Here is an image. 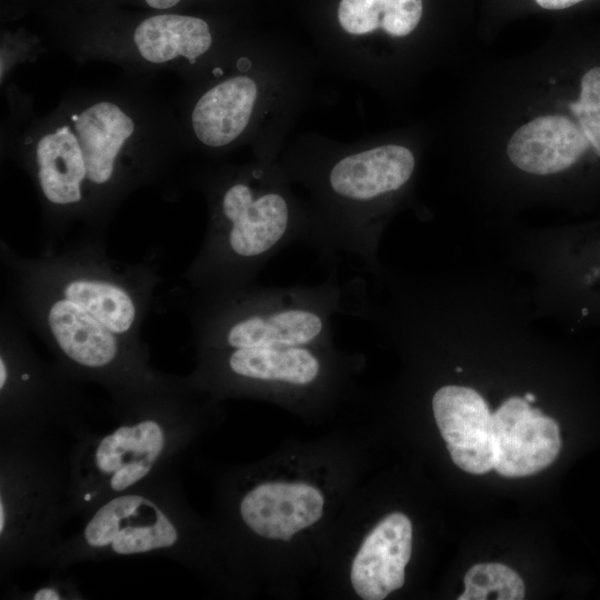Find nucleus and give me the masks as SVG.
Masks as SVG:
<instances>
[{
    "label": "nucleus",
    "instance_id": "412c9836",
    "mask_svg": "<svg viewBox=\"0 0 600 600\" xmlns=\"http://www.w3.org/2000/svg\"><path fill=\"white\" fill-rule=\"evenodd\" d=\"M524 399L530 403V402H534L536 401V396L532 394L531 392H527L524 394Z\"/></svg>",
    "mask_w": 600,
    "mask_h": 600
},
{
    "label": "nucleus",
    "instance_id": "423d86ee",
    "mask_svg": "<svg viewBox=\"0 0 600 600\" xmlns=\"http://www.w3.org/2000/svg\"><path fill=\"white\" fill-rule=\"evenodd\" d=\"M68 458L52 437L0 439V582L6 588L26 567L49 568L62 540Z\"/></svg>",
    "mask_w": 600,
    "mask_h": 600
},
{
    "label": "nucleus",
    "instance_id": "2eb2a0df",
    "mask_svg": "<svg viewBox=\"0 0 600 600\" xmlns=\"http://www.w3.org/2000/svg\"><path fill=\"white\" fill-rule=\"evenodd\" d=\"M422 16V0H341L338 20L344 31L366 34L379 28L403 37L412 32Z\"/></svg>",
    "mask_w": 600,
    "mask_h": 600
},
{
    "label": "nucleus",
    "instance_id": "6ab92c4d",
    "mask_svg": "<svg viewBox=\"0 0 600 600\" xmlns=\"http://www.w3.org/2000/svg\"><path fill=\"white\" fill-rule=\"evenodd\" d=\"M541 8L548 10H561L580 3L584 0H534Z\"/></svg>",
    "mask_w": 600,
    "mask_h": 600
},
{
    "label": "nucleus",
    "instance_id": "4be33fe9",
    "mask_svg": "<svg viewBox=\"0 0 600 600\" xmlns=\"http://www.w3.org/2000/svg\"><path fill=\"white\" fill-rule=\"evenodd\" d=\"M462 370H463V369L460 368V367H457V368H456V372H462Z\"/></svg>",
    "mask_w": 600,
    "mask_h": 600
},
{
    "label": "nucleus",
    "instance_id": "39448f33",
    "mask_svg": "<svg viewBox=\"0 0 600 600\" xmlns=\"http://www.w3.org/2000/svg\"><path fill=\"white\" fill-rule=\"evenodd\" d=\"M180 487L178 464L109 497L82 518V527L59 542L49 568L63 570L87 561L162 557L199 562L202 537Z\"/></svg>",
    "mask_w": 600,
    "mask_h": 600
},
{
    "label": "nucleus",
    "instance_id": "dca6fc26",
    "mask_svg": "<svg viewBox=\"0 0 600 600\" xmlns=\"http://www.w3.org/2000/svg\"><path fill=\"white\" fill-rule=\"evenodd\" d=\"M464 591L459 600H520L524 584L520 576L502 563H478L464 576Z\"/></svg>",
    "mask_w": 600,
    "mask_h": 600
},
{
    "label": "nucleus",
    "instance_id": "a211bd4d",
    "mask_svg": "<svg viewBox=\"0 0 600 600\" xmlns=\"http://www.w3.org/2000/svg\"><path fill=\"white\" fill-rule=\"evenodd\" d=\"M4 599L12 600H84L87 597L72 578H50L28 589L11 583L4 588Z\"/></svg>",
    "mask_w": 600,
    "mask_h": 600
},
{
    "label": "nucleus",
    "instance_id": "aec40b11",
    "mask_svg": "<svg viewBox=\"0 0 600 600\" xmlns=\"http://www.w3.org/2000/svg\"><path fill=\"white\" fill-rule=\"evenodd\" d=\"M182 0H143L144 4L154 10H169L179 4Z\"/></svg>",
    "mask_w": 600,
    "mask_h": 600
},
{
    "label": "nucleus",
    "instance_id": "7ed1b4c3",
    "mask_svg": "<svg viewBox=\"0 0 600 600\" xmlns=\"http://www.w3.org/2000/svg\"><path fill=\"white\" fill-rule=\"evenodd\" d=\"M187 377L174 376L116 419L106 433L77 431L68 458L67 520L83 518L101 501L179 463L196 436L203 408Z\"/></svg>",
    "mask_w": 600,
    "mask_h": 600
},
{
    "label": "nucleus",
    "instance_id": "9b49d317",
    "mask_svg": "<svg viewBox=\"0 0 600 600\" xmlns=\"http://www.w3.org/2000/svg\"><path fill=\"white\" fill-rule=\"evenodd\" d=\"M321 491L306 482L267 481L247 489L236 503V517L251 533L268 540H290L323 513Z\"/></svg>",
    "mask_w": 600,
    "mask_h": 600
},
{
    "label": "nucleus",
    "instance_id": "ddd939ff",
    "mask_svg": "<svg viewBox=\"0 0 600 600\" xmlns=\"http://www.w3.org/2000/svg\"><path fill=\"white\" fill-rule=\"evenodd\" d=\"M257 97V83L251 77H228L191 102L183 122L187 121L190 133L201 146L228 147L249 126Z\"/></svg>",
    "mask_w": 600,
    "mask_h": 600
},
{
    "label": "nucleus",
    "instance_id": "f03ea898",
    "mask_svg": "<svg viewBox=\"0 0 600 600\" xmlns=\"http://www.w3.org/2000/svg\"><path fill=\"white\" fill-rule=\"evenodd\" d=\"M180 126L142 83L83 89L33 118L7 144L41 209L42 250L73 227L106 237L122 202L172 172Z\"/></svg>",
    "mask_w": 600,
    "mask_h": 600
},
{
    "label": "nucleus",
    "instance_id": "4468645a",
    "mask_svg": "<svg viewBox=\"0 0 600 600\" xmlns=\"http://www.w3.org/2000/svg\"><path fill=\"white\" fill-rule=\"evenodd\" d=\"M589 146L579 124L564 116L551 114L520 127L510 138L507 152L519 169L546 176L571 167Z\"/></svg>",
    "mask_w": 600,
    "mask_h": 600
},
{
    "label": "nucleus",
    "instance_id": "20e7f679",
    "mask_svg": "<svg viewBox=\"0 0 600 600\" xmlns=\"http://www.w3.org/2000/svg\"><path fill=\"white\" fill-rule=\"evenodd\" d=\"M263 184V171L253 169L208 189L207 232L183 273L189 291H221L253 283L278 252L296 242L306 243L308 220L293 213L281 191Z\"/></svg>",
    "mask_w": 600,
    "mask_h": 600
},
{
    "label": "nucleus",
    "instance_id": "f8f14e48",
    "mask_svg": "<svg viewBox=\"0 0 600 600\" xmlns=\"http://www.w3.org/2000/svg\"><path fill=\"white\" fill-rule=\"evenodd\" d=\"M412 551V523L401 512L381 519L362 541L351 564L350 581L363 600H382L400 589Z\"/></svg>",
    "mask_w": 600,
    "mask_h": 600
},
{
    "label": "nucleus",
    "instance_id": "f3484780",
    "mask_svg": "<svg viewBox=\"0 0 600 600\" xmlns=\"http://www.w3.org/2000/svg\"><path fill=\"white\" fill-rule=\"evenodd\" d=\"M590 146L600 156V67L590 69L581 80L580 98L569 104Z\"/></svg>",
    "mask_w": 600,
    "mask_h": 600
},
{
    "label": "nucleus",
    "instance_id": "1a4fd4ad",
    "mask_svg": "<svg viewBox=\"0 0 600 600\" xmlns=\"http://www.w3.org/2000/svg\"><path fill=\"white\" fill-rule=\"evenodd\" d=\"M492 440L493 470L507 478L546 469L561 448L558 423L519 397L509 398L492 414Z\"/></svg>",
    "mask_w": 600,
    "mask_h": 600
},
{
    "label": "nucleus",
    "instance_id": "9d476101",
    "mask_svg": "<svg viewBox=\"0 0 600 600\" xmlns=\"http://www.w3.org/2000/svg\"><path fill=\"white\" fill-rule=\"evenodd\" d=\"M432 411L454 464L472 474L493 469L492 414L476 390L443 386L432 397Z\"/></svg>",
    "mask_w": 600,
    "mask_h": 600
},
{
    "label": "nucleus",
    "instance_id": "0eeeda50",
    "mask_svg": "<svg viewBox=\"0 0 600 600\" xmlns=\"http://www.w3.org/2000/svg\"><path fill=\"white\" fill-rule=\"evenodd\" d=\"M54 361L42 359L26 328L3 302L0 313V439L74 434L87 427L94 406Z\"/></svg>",
    "mask_w": 600,
    "mask_h": 600
},
{
    "label": "nucleus",
    "instance_id": "f257e3e1",
    "mask_svg": "<svg viewBox=\"0 0 600 600\" xmlns=\"http://www.w3.org/2000/svg\"><path fill=\"white\" fill-rule=\"evenodd\" d=\"M3 301L53 361L78 382L102 387L114 418L168 384L150 364L142 326L161 283L156 262L111 258L106 237L27 257L0 241Z\"/></svg>",
    "mask_w": 600,
    "mask_h": 600
},
{
    "label": "nucleus",
    "instance_id": "6e6552de",
    "mask_svg": "<svg viewBox=\"0 0 600 600\" xmlns=\"http://www.w3.org/2000/svg\"><path fill=\"white\" fill-rule=\"evenodd\" d=\"M212 44L206 20L162 12L142 18L132 27L83 31L66 38L61 49L81 62L109 61L127 72L147 74L196 67Z\"/></svg>",
    "mask_w": 600,
    "mask_h": 600
}]
</instances>
